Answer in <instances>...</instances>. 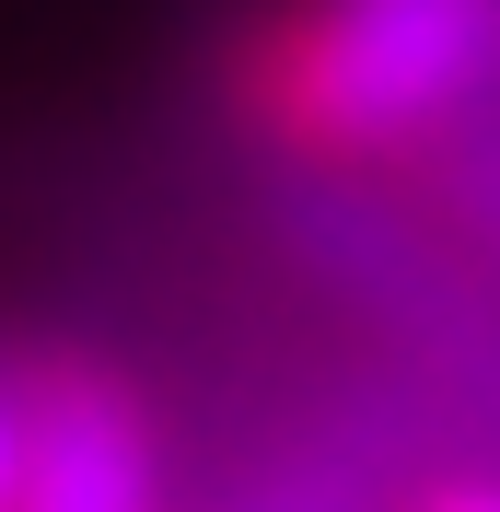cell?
<instances>
[{"instance_id":"obj_1","label":"cell","mask_w":500,"mask_h":512,"mask_svg":"<svg viewBox=\"0 0 500 512\" xmlns=\"http://www.w3.org/2000/svg\"><path fill=\"white\" fill-rule=\"evenodd\" d=\"M221 105L268 163L407 175L500 105V0H256L221 35Z\"/></svg>"},{"instance_id":"obj_2","label":"cell","mask_w":500,"mask_h":512,"mask_svg":"<svg viewBox=\"0 0 500 512\" xmlns=\"http://www.w3.org/2000/svg\"><path fill=\"white\" fill-rule=\"evenodd\" d=\"M12 396V512H175V443L117 350L35 338L0 361Z\"/></svg>"},{"instance_id":"obj_3","label":"cell","mask_w":500,"mask_h":512,"mask_svg":"<svg viewBox=\"0 0 500 512\" xmlns=\"http://www.w3.org/2000/svg\"><path fill=\"white\" fill-rule=\"evenodd\" d=\"M477 454L454 443V419L396 373L326 384L280 443H256L198 512H407L431 478H466Z\"/></svg>"},{"instance_id":"obj_4","label":"cell","mask_w":500,"mask_h":512,"mask_svg":"<svg viewBox=\"0 0 500 512\" xmlns=\"http://www.w3.org/2000/svg\"><path fill=\"white\" fill-rule=\"evenodd\" d=\"M396 187H407V210H419V222H431L442 245L500 291V105H489V117H466V128H442Z\"/></svg>"},{"instance_id":"obj_5","label":"cell","mask_w":500,"mask_h":512,"mask_svg":"<svg viewBox=\"0 0 500 512\" xmlns=\"http://www.w3.org/2000/svg\"><path fill=\"white\" fill-rule=\"evenodd\" d=\"M407 512H500V478H489V466H466V478H431Z\"/></svg>"},{"instance_id":"obj_6","label":"cell","mask_w":500,"mask_h":512,"mask_svg":"<svg viewBox=\"0 0 500 512\" xmlns=\"http://www.w3.org/2000/svg\"><path fill=\"white\" fill-rule=\"evenodd\" d=\"M0 512H12V396H0Z\"/></svg>"}]
</instances>
